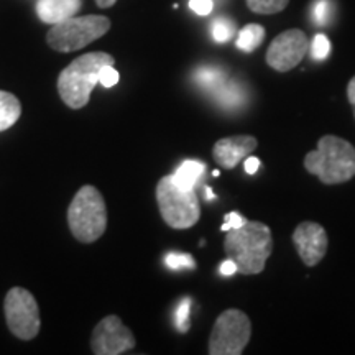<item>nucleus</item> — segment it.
<instances>
[{
    "label": "nucleus",
    "instance_id": "nucleus-2",
    "mask_svg": "<svg viewBox=\"0 0 355 355\" xmlns=\"http://www.w3.org/2000/svg\"><path fill=\"white\" fill-rule=\"evenodd\" d=\"M306 171L324 184L347 183L355 176V146L336 135H324L318 148L306 155Z\"/></svg>",
    "mask_w": 355,
    "mask_h": 355
},
{
    "label": "nucleus",
    "instance_id": "nucleus-8",
    "mask_svg": "<svg viewBox=\"0 0 355 355\" xmlns=\"http://www.w3.org/2000/svg\"><path fill=\"white\" fill-rule=\"evenodd\" d=\"M7 326L15 337L32 340L40 332V309L35 296L25 288L15 286L3 301Z\"/></svg>",
    "mask_w": 355,
    "mask_h": 355
},
{
    "label": "nucleus",
    "instance_id": "nucleus-16",
    "mask_svg": "<svg viewBox=\"0 0 355 355\" xmlns=\"http://www.w3.org/2000/svg\"><path fill=\"white\" fill-rule=\"evenodd\" d=\"M265 40V28L259 24H250V25H245L243 28L239 32V37H237V44L239 50L245 51V53H252L255 51L257 48L260 46L261 43H263Z\"/></svg>",
    "mask_w": 355,
    "mask_h": 355
},
{
    "label": "nucleus",
    "instance_id": "nucleus-3",
    "mask_svg": "<svg viewBox=\"0 0 355 355\" xmlns=\"http://www.w3.org/2000/svg\"><path fill=\"white\" fill-rule=\"evenodd\" d=\"M114 63V56L104 51L87 53L76 58L58 78V92L64 104L71 109H83L89 102L92 89L99 84L102 66Z\"/></svg>",
    "mask_w": 355,
    "mask_h": 355
},
{
    "label": "nucleus",
    "instance_id": "nucleus-24",
    "mask_svg": "<svg viewBox=\"0 0 355 355\" xmlns=\"http://www.w3.org/2000/svg\"><path fill=\"white\" fill-rule=\"evenodd\" d=\"M314 21L318 25H327V21L331 19V2L329 0H318L314 3Z\"/></svg>",
    "mask_w": 355,
    "mask_h": 355
},
{
    "label": "nucleus",
    "instance_id": "nucleus-11",
    "mask_svg": "<svg viewBox=\"0 0 355 355\" xmlns=\"http://www.w3.org/2000/svg\"><path fill=\"white\" fill-rule=\"evenodd\" d=\"M293 243L306 266H316L326 257L327 247H329L326 230L321 224L311 220L301 222L295 229Z\"/></svg>",
    "mask_w": 355,
    "mask_h": 355
},
{
    "label": "nucleus",
    "instance_id": "nucleus-28",
    "mask_svg": "<svg viewBox=\"0 0 355 355\" xmlns=\"http://www.w3.org/2000/svg\"><path fill=\"white\" fill-rule=\"evenodd\" d=\"M243 165H245V171L248 173V175H255L257 170L260 168V159L255 157H247Z\"/></svg>",
    "mask_w": 355,
    "mask_h": 355
},
{
    "label": "nucleus",
    "instance_id": "nucleus-18",
    "mask_svg": "<svg viewBox=\"0 0 355 355\" xmlns=\"http://www.w3.org/2000/svg\"><path fill=\"white\" fill-rule=\"evenodd\" d=\"M290 0H247V7L260 15H273L286 8Z\"/></svg>",
    "mask_w": 355,
    "mask_h": 355
},
{
    "label": "nucleus",
    "instance_id": "nucleus-14",
    "mask_svg": "<svg viewBox=\"0 0 355 355\" xmlns=\"http://www.w3.org/2000/svg\"><path fill=\"white\" fill-rule=\"evenodd\" d=\"M20 101L10 92L0 91V132L10 128L20 119Z\"/></svg>",
    "mask_w": 355,
    "mask_h": 355
},
{
    "label": "nucleus",
    "instance_id": "nucleus-5",
    "mask_svg": "<svg viewBox=\"0 0 355 355\" xmlns=\"http://www.w3.org/2000/svg\"><path fill=\"white\" fill-rule=\"evenodd\" d=\"M157 202L163 220L171 229H189L201 217V206L196 191L178 186L173 176H165L158 181Z\"/></svg>",
    "mask_w": 355,
    "mask_h": 355
},
{
    "label": "nucleus",
    "instance_id": "nucleus-29",
    "mask_svg": "<svg viewBox=\"0 0 355 355\" xmlns=\"http://www.w3.org/2000/svg\"><path fill=\"white\" fill-rule=\"evenodd\" d=\"M220 273L225 275V277H230V275L237 273V265H235L234 260H225L224 263L220 265Z\"/></svg>",
    "mask_w": 355,
    "mask_h": 355
},
{
    "label": "nucleus",
    "instance_id": "nucleus-26",
    "mask_svg": "<svg viewBox=\"0 0 355 355\" xmlns=\"http://www.w3.org/2000/svg\"><path fill=\"white\" fill-rule=\"evenodd\" d=\"M245 217L239 214V212H229L227 216H225V222L222 224L220 230L222 232H229L230 229H239L241 225L245 224Z\"/></svg>",
    "mask_w": 355,
    "mask_h": 355
},
{
    "label": "nucleus",
    "instance_id": "nucleus-15",
    "mask_svg": "<svg viewBox=\"0 0 355 355\" xmlns=\"http://www.w3.org/2000/svg\"><path fill=\"white\" fill-rule=\"evenodd\" d=\"M204 173V163L201 162H193V159H188L183 165L178 168L175 175H173V180L178 186L184 189H194V186L199 181V178L202 176Z\"/></svg>",
    "mask_w": 355,
    "mask_h": 355
},
{
    "label": "nucleus",
    "instance_id": "nucleus-10",
    "mask_svg": "<svg viewBox=\"0 0 355 355\" xmlns=\"http://www.w3.org/2000/svg\"><path fill=\"white\" fill-rule=\"evenodd\" d=\"M135 347V337L121 318L107 316L92 332L91 349L97 355H121Z\"/></svg>",
    "mask_w": 355,
    "mask_h": 355
},
{
    "label": "nucleus",
    "instance_id": "nucleus-12",
    "mask_svg": "<svg viewBox=\"0 0 355 355\" xmlns=\"http://www.w3.org/2000/svg\"><path fill=\"white\" fill-rule=\"evenodd\" d=\"M257 146H259V141L252 135L225 137V139L216 141L214 148H212V157L217 165H220L224 170H234L242 159L255 152Z\"/></svg>",
    "mask_w": 355,
    "mask_h": 355
},
{
    "label": "nucleus",
    "instance_id": "nucleus-20",
    "mask_svg": "<svg viewBox=\"0 0 355 355\" xmlns=\"http://www.w3.org/2000/svg\"><path fill=\"white\" fill-rule=\"evenodd\" d=\"M211 32H212V38H214L217 43H225L232 38L235 26L232 21L227 19H217L212 21Z\"/></svg>",
    "mask_w": 355,
    "mask_h": 355
},
{
    "label": "nucleus",
    "instance_id": "nucleus-25",
    "mask_svg": "<svg viewBox=\"0 0 355 355\" xmlns=\"http://www.w3.org/2000/svg\"><path fill=\"white\" fill-rule=\"evenodd\" d=\"M119 79H121V76H119L117 69L114 68V64L102 66L101 71H99V83L102 84V86L112 87L119 83Z\"/></svg>",
    "mask_w": 355,
    "mask_h": 355
},
{
    "label": "nucleus",
    "instance_id": "nucleus-19",
    "mask_svg": "<svg viewBox=\"0 0 355 355\" xmlns=\"http://www.w3.org/2000/svg\"><path fill=\"white\" fill-rule=\"evenodd\" d=\"M217 99L224 105H237L243 101V92L237 84H222L219 89H216Z\"/></svg>",
    "mask_w": 355,
    "mask_h": 355
},
{
    "label": "nucleus",
    "instance_id": "nucleus-23",
    "mask_svg": "<svg viewBox=\"0 0 355 355\" xmlns=\"http://www.w3.org/2000/svg\"><path fill=\"white\" fill-rule=\"evenodd\" d=\"M166 265L171 270H180V268H196V261H194L193 255L189 254H168L166 255Z\"/></svg>",
    "mask_w": 355,
    "mask_h": 355
},
{
    "label": "nucleus",
    "instance_id": "nucleus-31",
    "mask_svg": "<svg viewBox=\"0 0 355 355\" xmlns=\"http://www.w3.org/2000/svg\"><path fill=\"white\" fill-rule=\"evenodd\" d=\"M96 2L101 8H109V7H112L117 0H96Z\"/></svg>",
    "mask_w": 355,
    "mask_h": 355
},
{
    "label": "nucleus",
    "instance_id": "nucleus-6",
    "mask_svg": "<svg viewBox=\"0 0 355 355\" xmlns=\"http://www.w3.org/2000/svg\"><path fill=\"white\" fill-rule=\"evenodd\" d=\"M110 30V20L102 15L71 17L68 20L51 25L46 42L53 50L60 53L78 51L104 37Z\"/></svg>",
    "mask_w": 355,
    "mask_h": 355
},
{
    "label": "nucleus",
    "instance_id": "nucleus-21",
    "mask_svg": "<svg viewBox=\"0 0 355 355\" xmlns=\"http://www.w3.org/2000/svg\"><path fill=\"white\" fill-rule=\"evenodd\" d=\"M189 313H191V298H184L178 306L175 319H176V327L180 332H188L191 327L189 321Z\"/></svg>",
    "mask_w": 355,
    "mask_h": 355
},
{
    "label": "nucleus",
    "instance_id": "nucleus-22",
    "mask_svg": "<svg viewBox=\"0 0 355 355\" xmlns=\"http://www.w3.org/2000/svg\"><path fill=\"white\" fill-rule=\"evenodd\" d=\"M331 53V42L326 35L319 33L314 37L313 43H311V55L314 60H324Z\"/></svg>",
    "mask_w": 355,
    "mask_h": 355
},
{
    "label": "nucleus",
    "instance_id": "nucleus-7",
    "mask_svg": "<svg viewBox=\"0 0 355 355\" xmlns=\"http://www.w3.org/2000/svg\"><path fill=\"white\" fill-rule=\"evenodd\" d=\"M252 337L250 318L241 309H225L216 319L209 337L211 355H241Z\"/></svg>",
    "mask_w": 355,
    "mask_h": 355
},
{
    "label": "nucleus",
    "instance_id": "nucleus-13",
    "mask_svg": "<svg viewBox=\"0 0 355 355\" xmlns=\"http://www.w3.org/2000/svg\"><path fill=\"white\" fill-rule=\"evenodd\" d=\"M81 7L83 0H37V15L43 24L56 25L76 17Z\"/></svg>",
    "mask_w": 355,
    "mask_h": 355
},
{
    "label": "nucleus",
    "instance_id": "nucleus-4",
    "mask_svg": "<svg viewBox=\"0 0 355 355\" xmlns=\"http://www.w3.org/2000/svg\"><path fill=\"white\" fill-rule=\"evenodd\" d=\"M68 225L71 234L83 243L96 242L107 227V207L94 186H83L69 204Z\"/></svg>",
    "mask_w": 355,
    "mask_h": 355
},
{
    "label": "nucleus",
    "instance_id": "nucleus-17",
    "mask_svg": "<svg viewBox=\"0 0 355 355\" xmlns=\"http://www.w3.org/2000/svg\"><path fill=\"white\" fill-rule=\"evenodd\" d=\"M196 81L201 87L206 89H219L225 83V73L216 68H202L196 73Z\"/></svg>",
    "mask_w": 355,
    "mask_h": 355
},
{
    "label": "nucleus",
    "instance_id": "nucleus-30",
    "mask_svg": "<svg viewBox=\"0 0 355 355\" xmlns=\"http://www.w3.org/2000/svg\"><path fill=\"white\" fill-rule=\"evenodd\" d=\"M347 99H349V102H350V105H352V109H354V117H355V76L349 81V86H347Z\"/></svg>",
    "mask_w": 355,
    "mask_h": 355
},
{
    "label": "nucleus",
    "instance_id": "nucleus-9",
    "mask_svg": "<svg viewBox=\"0 0 355 355\" xmlns=\"http://www.w3.org/2000/svg\"><path fill=\"white\" fill-rule=\"evenodd\" d=\"M308 46V37L303 30H286L279 33L266 50V64L278 73H286L303 61Z\"/></svg>",
    "mask_w": 355,
    "mask_h": 355
},
{
    "label": "nucleus",
    "instance_id": "nucleus-1",
    "mask_svg": "<svg viewBox=\"0 0 355 355\" xmlns=\"http://www.w3.org/2000/svg\"><path fill=\"white\" fill-rule=\"evenodd\" d=\"M225 254L242 275H259L273 252L272 230L260 220H245L239 229H230L224 241Z\"/></svg>",
    "mask_w": 355,
    "mask_h": 355
},
{
    "label": "nucleus",
    "instance_id": "nucleus-27",
    "mask_svg": "<svg viewBox=\"0 0 355 355\" xmlns=\"http://www.w3.org/2000/svg\"><path fill=\"white\" fill-rule=\"evenodd\" d=\"M189 7L198 15H209L214 8V3H212V0H189Z\"/></svg>",
    "mask_w": 355,
    "mask_h": 355
}]
</instances>
